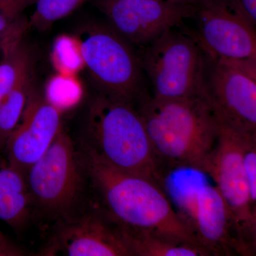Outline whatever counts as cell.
Segmentation results:
<instances>
[{
  "label": "cell",
  "instance_id": "1",
  "mask_svg": "<svg viewBox=\"0 0 256 256\" xmlns=\"http://www.w3.org/2000/svg\"><path fill=\"white\" fill-rule=\"evenodd\" d=\"M79 152L92 206L124 230L150 232L200 246L161 185L116 169L82 148Z\"/></svg>",
  "mask_w": 256,
  "mask_h": 256
},
{
  "label": "cell",
  "instance_id": "7",
  "mask_svg": "<svg viewBox=\"0 0 256 256\" xmlns=\"http://www.w3.org/2000/svg\"><path fill=\"white\" fill-rule=\"evenodd\" d=\"M174 206L210 256H242L233 218L218 188L191 176L162 184Z\"/></svg>",
  "mask_w": 256,
  "mask_h": 256
},
{
  "label": "cell",
  "instance_id": "8",
  "mask_svg": "<svg viewBox=\"0 0 256 256\" xmlns=\"http://www.w3.org/2000/svg\"><path fill=\"white\" fill-rule=\"evenodd\" d=\"M242 134L220 122L218 141L205 174L214 180L230 210L242 256H252L256 254V210L242 164Z\"/></svg>",
  "mask_w": 256,
  "mask_h": 256
},
{
  "label": "cell",
  "instance_id": "13",
  "mask_svg": "<svg viewBox=\"0 0 256 256\" xmlns=\"http://www.w3.org/2000/svg\"><path fill=\"white\" fill-rule=\"evenodd\" d=\"M62 112L32 86L21 119L5 144L12 168L26 174L43 156L63 128Z\"/></svg>",
  "mask_w": 256,
  "mask_h": 256
},
{
  "label": "cell",
  "instance_id": "12",
  "mask_svg": "<svg viewBox=\"0 0 256 256\" xmlns=\"http://www.w3.org/2000/svg\"><path fill=\"white\" fill-rule=\"evenodd\" d=\"M194 38L210 60H256V28L234 14L223 0L196 4Z\"/></svg>",
  "mask_w": 256,
  "mask_h": 256
},
{
  "label": "cell",
  "instance_id": "21",
  "mask_svg": "<svg viewBox=\"0 0 256 256\" xmlns=\"http://www.w3.org/2000/svg\"><path fill=\"white\" fill-rule=\"evenodd\" d=\"M242 151L250 202L256 210V134H242Z\"/></svg>",
  "mask_w": 256,
  "mask_h": 256
},
{
  "label": "cell",
  "instance_id": "19",
  "mask_svg": "<svg viewBox=\"0 0 256 256\" xmlns=\"http://www.w3.org/2000/svg\"><path fill=\"white\" fill-rule=\"evenodd\" d=\"M37 0H0V40L23 34L26 24L22 13Z\"/></svg>",
  "mask_w": 256,
  "mask_h": 256
},
{
  "label": "cell",
  "instance_id": "22",
  "mask_svg": "<svg viewBox=\"0 0 256 256\" xmlns=\"http://www.w3.org/2000/svg\"><path fill=\"white\" fill-rule=\"evenodd\" d=\"M54 52L56 62L64 72H76L80 64H84L78 42L76 44L68 37L64 36L57 41Z\"/></svg>",
  "mask_w": 256,
  "mask_h": 256
},
{
  "label": "cell",
  "instance_id": "24",
  "mask_svg": "<svg viewBox=\"0 0 256 256\" xmlns=\"http://www.w3.org/2000/svg\"><path fill=\"white\" fill-rule=\"evenodd\" d=\"M25 255L22 249L15 245L0 230V256H21Z\"/></svg>",
  "mask_w": 256,
  "mask_h": 256
},
{
  "label": "cell",
  "instance_id": "2",
  "mask_svg": "<svg viewBox=\"0 0 256 256\" xmlns=\"http://www.w3.org/2000/svg\"><path fill=\"white\" fill-rule=\"evenodd\" d=\"M137 109L165 171L206 172L220 134V122L206 96L160 100L143 98Z\"/></svg>",
  "mask_w": 256,
  "mask_h": 256
},
{
  "label": "cell",
  "instance_id": "5",
  "mask_svg": "<svg viewBox=\"0 0 256 256\" xmlns=\"http://www.w3.org/2000/svg\"><path fill=\"white\" fill-rule=\"evenodd\" d=\"M77 42L98 94L136 106L146 96L139 56L114 28L88 23L79 30Z\"/></svg>",
  "mask_w": 256,
  "mask_h": 256
},
{
  "label": "cell",
  "instance_id": "23",
  "mask_svg": "<svg viewBox=\"0 0 256 256\" xmlns=\"http://www.w3.org/2000/svg\"><path fill=\"white\" fill-rule=\"evenodd\" d=\"M234 14L252 28L256 26V0H223Z\"/></svg>",
  "mask_w": 256,
  "mask_h": 256
},
{
  "label": "cell",
  "instance_id": "6",
  "mask_svg": "<svg viewBox=\"0 0 256 256\" xmlns=\"http://www.w3.org/2000/svg\"><path fill=\"white\" fill-rule=\"evenodd\" d=\"M138 55L160 100L204 96L208 58L194 36L174 28L141 47Z\"/></svg>",
  "mask_w": 256,
  "mask_h": 256
},
{
  "label": "cell",
  "instance_id": "4",
  "mask_svg": "<svg viewBox=\"0 0 256 256\" xmlns=\"http://www.w3.org/2000/svg\"><path fill=\"white\" fill-rule=\"evenodd\" d=\"M32 220L55 223L78 214L89 202L80 152L63 128L46 152L26 172Z\"/></svg>",
  "mask_w": 256,
  "mask_h": 256
},
{
  "label": "cell",
  "instance_id": "15",
  "mask_svg": "<svg viewBox=\"0 0 256 256\" xmlns=\"http://www.w3.org/2000/svg\"><path fill=\"white\" fill-rule=\"evenodd\" d=\"M124 232L132 256H210L204 248L196 244L180 242L150 232Z\"/></svg>",
  "mask_w": 256,
  "mask_h": 256
},
{
  "label": "cell",
  "instance_id": "18",
  "mask_svg": "<svg viewBox=\"0 0 256 256\" xmlns=\"http://www.w3.org/2000/svg\"><path fill=\"white\" fill-rule=\"evenodd\" d=\"M88 0H37L28 26L45 31L54 23L72 14Z\"/></svg>",
  "mask_w": 256,
  "mask_h": 256
},
{
  "label": "cell",
  "instance_id": "25",
  "mask_svg": "<svg viewBox=\"0 0 256 256\" xmlns=\"http://www.w3.org/2000/svg\"><path fill=\"white\" fill-rule=\"evenodd\" d=\"M184 1L192 3V4H197L202 1V0H184Z\"/></svg>",
  "mask_w": 256,
  "mask_h": 256
},
{
  "label": "cell",
  "instance_id": "14",
  "mask_svg": "<svg viewBox=\"0 0 256 256\" xmlns=\"http://www.w3.org/2000/svg\"><path fill=\"white\" fill-rule=\"evenodd\" d=\"M0 220L22 230L32 220V201L26 176L0 162Z\"/></svg>",
  "mask_w": 256,
  "mask_h": 256
},
{
  "label": "cell",
  "instance_id": "11",
  "mask_svg": "<svg viewBox=\"0 0 256 256\" xmlns=\"http://www.w3.org/2000/svg\"><path fill=\"white\" fill-rule=\"evenodd\" d=\"M55 225L40 255L132 256L124 229L90 202L78 214Z\"/></svg>",
  "mask_w": 256,
  "mask_h": 256
},
{
  "label": "cell",
  "instance_id": "20",
  "mask_svg": "<svg viewBox=\"0 0 256 256\" xmlns=\"http://www.w3.org/2000/svg\"><path fill=\"white\" fill-rule=\"evenodd\" d=\"M79 96L80 89L76 82L64 76L52 79L45 95L52 104L62 110L64 108L75 104Z\"/></svg>",
  "mask_w": 256,
  "mask_h": 256
},
{
  "label": "cell",
  "instance_id": "10",
  "mask_svg": "<svg viewBox=\"0 0 256 256\" xmlns=\"http://www.w3.org/2000/svg\"><path fill=\"white\" fill-rule=\"evenodd\" d=\"M109 26L130 44L146 46L196 13L184 0H94Z\"/></svg>",
  "mask_w": 256,
  "mask_h": 256
},
{
  "label": "cell",
  "instance_id": "17",
  "mask_svg": "<svg viewBox=\"0 0 256 256\" xmlns=\"http://www.w3.org/2000/svg\"><path fill=\"white\" fill-rule=\"evenodd\" d=\"M30 73L0 102V149L4 148L10 134L18 126L26 106L32 86Z\"/></svg>",
  "mask_w": 256,
  "mask_h": 256
},
{
  "label": "cell",
  "instance_id": "16",
  "mask_svg": "<svg viewBox=\"0 0 256 256\" xmlns=\"http://www.w3.org/2000/svg\"><path fill=\"white\" fill-rule=\"evenodd\" d=\"M30 48L18 38L10 45L0 62V102L32 72Z\"/></svg>",
  "mask_w": 256,
  "mask_h": 256
},
{
  "label": "cell",
  "instance_id": "3",
  "mask_svg": "<svg viewBox=\"0 0 256 256\" xmlns=\"http://www.w3.org/2000/svg\"><path fill=\"white\" fill-rule=\"evenodd\" d=\"M80 148L116 169L162 185L168 174L133 104L97 94L88 110Z\"/></svg>",
  "mask_w": 256,
  "mask_h": 256
},
{
  "label": "cell",
  "instance_id": "9",
  "mask_svg": "<svg viewBox=\"0 0 256 256\" xmlns=\"http://www.w3.org/2000/svg\"><path fill=\"white\" fill-rule=\"evenodd\" d=\"M205 95L220 124L256 134V60L208 58Z\"/></svg>",
  "mask_w": 256,
  "mask_h": 256
}]
</instances>
